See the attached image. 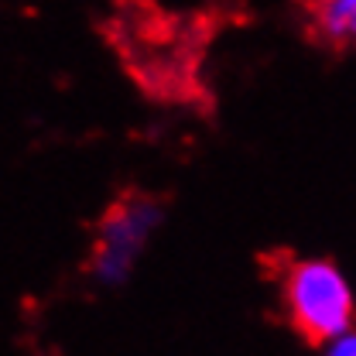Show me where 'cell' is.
<instances>
[{
  "mask_svg": "<svg viewBox=\"0 0 356 356\" xmlns=\"http://www.w3.org/2000/svg\"><path fill=\"white\" fill-rule=\"evenodd\" d=\"M325 356H356V332H343V336H336Z\"/></svg>",
  "mask_w": 356,
  "mask_h": 356,
  "instance_id": "4",
  "label": "cell"
},
{
  "mask_svg": "<svg viewBox=\"0 0 356 356\" xmlns=\"http://www.w3.org/2000/svg\"><path fill=\"white\" fill-rule=\"evenodd\" d=\"M309 38L325 48H353L356 44V0H298Z\"/></svg>",
  "mask_w": 356,
  "mask_h": 356,
  "instance_id": "3",
  "label": "cell"
},
{
  "mask_svg": "<svg viewBox=\"0 0 356 356\" xmlns=\"http://www.w3.org/2000/svg\"><path fill=\"white\" fill-rule=\"evenodd\" d=\"M267 267H277L288 322L312 346L332 343L353 325V295L346 277L329 261H298L288 254H267Z\"/></svg>",
  "mask_w": 356,
  "mask_h": 356,
  "instance_id": "1",
  "label": "cell"
},
{
  "mask_svg": "<svg viewBox=\"0 0 356 356\" xmlns=\"http://www.w3.org/2000/svg\"><path fill=\"white\" fill-rule=\"evenodd\" d=\"M161 202H154L144 192H124L103 216H99V233H96V250L92 264L103 277H120L127 264L134 261L137 247L144 243L147 229L158 222Z\"/></svg>",
  "mask_w": 356,
  "mask_h": 356,
  "instance_id": "2",
  "label": "cell"
}]
</instances>
